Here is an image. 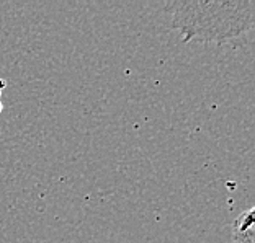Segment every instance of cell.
Masks as SVG:
<instances>
[{
	"mask_svg": "<svg viewBox=\"0 0 255 243\" xmlns=\"http://www.w3.org/2000/svg\"><path fill=\"white\" fill-rule=\"evenodd\" d=\"M173 28L183 41H228L254 26L255 3L237 2H187L172 0L167 3Z\"/></svg>",
	"mask_w": 255,
	"mask_h": 243,
	"instance_id": "obj_1",
	"label": "cell"
},
{
	"mask_svg": "<svg viewBox=\"0 0 255 243\" xmlns=\"http://www.w3.org/2000/svg\"><path fill=\"white\" fill-rule=\"evenodd\" d=\"M255 209L249 207L244 212H241L233 222V242L234 243H255Z\"/></svg>",
	"mask_w": 255,
	"mask_h": 243,
	"instance_id": "obj_2",
	"label": "cell"
},
{
	"mask_svg": "<svg viewBox=\"0 0 255 243\" xmlns=\"http://www.w3.org/2000/svg\"><path fill=\"white\" fill-rule=\"evenodd\" d=\"M3 86H5V82H2V80H0V95H2ZM0 109H2V103H0Z\"/></svg>",
	"mask_w": 255,
	"mask_h": 243,
	"instance_id": "obj_3",
	"label": "cell"
}]
</instances>
